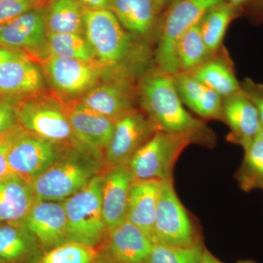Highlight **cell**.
<instances>
[{"label": "cell", "instance_id": "39", "mask_svg": "<svg viewBox=\"0 0 263 263\" xmlns=\"http://www.w3.org/2000/svg\"><path fill=\"white\" fill-rule=\"evenodd\" d=\"M202 263H224L221 262L219 259L216 258L215 256L211 252H209L206 248L204 249L203 256H202ZM237 263H257L251 259H247V260L238 261Z\"/></svg>", "mask_w": 263, "mask_h": 263}, {"label": "cell", "instance_id": "35", "mask_svg": "<svg viewBox=\"0 0 263 263\" xmlns=\"http://www.w3.org/2000/svg\"><path fill=\"white\" fill-rule=\"evenodd\" d=\"M239 15L254 24H263V0H227Z\"/></svg>", "mask_w": 263, "mask_h": 263}, {"label": "cell", "instance_id": "1", "mask_svg": "<svg viewBox=\"0 0 263 263\" xmlns=\"http://www.w3.org/2000/svg\"><path fill=\"white\" fill-rule=\"evenodd\" d=\"M138 96L143 113L157 130L189 135L200 146H215L214 132L184 108L176 89L174 76L157 67L148 71L138 84Z\"/></svg>", "mask_w": 263, "mask_h": 263}, {"label": "cell", "instance_id": "20", "mask_svg": "<svg viewBox=\"0 0 263 263\" xmlns=\"http://www.w3.org/2000/svg\"><path fill=\"white\" fill-rule=\"evenodd\" d=\"M36 201L32 183L14 173L0 179V224L23 220Z\"/></svg>", "mask_w": 263, "mask_h": 263}, {"label": "cell", "instance_id": "43", "mask_svg": "<svg viewBox=\"0 0 263 263\" xmlns=\"http://www.w3.org/2000/svg\"><path fill=\"white\" fill-rule=\"evenodd\" d=\"M0 263H6V262H3V260H1V259H0Z\"/></svg>", "mask_w": 263, "mask_h": 263}, {"label": "cell", "instance_id": "16", "mask_svg": "<svg viewBox=\"0 0 263 263\" xmlns=\"http://www.w3.org/2000/svg\"><path fill=\"white\" fill-rule=\"evenodd\" d=\"M62 100L77 139L88 148L105 155L113 136L116 122L88 108L77 99Z\"/></svg>", "mask_w": 263, "mask_h": 263}, {"label": "cell", "instance_id": "17", "mask_svg": "<svg viewBox=\"0 0 263 263\" xmlns=\"http://www.w3.org/2000/svg\"><path fill=\"white\" fill-rule=\"evenodd\" d=\"M133 179L129 164L107 167L103 174L102 203L108 233L127 219Z\"/></svg>", "mask_w": 263, "mask_h": 263}, {"label": "cell", "instance_id": "23", "mask_svg": "<svg viewBox=\"0 0 263 263\" xmlns=\"http://www.w3.org/2000/svg\"><path fill=\"white\" fill-rule=\"evenodd\" d=\"M161 183L158 180L133 181L128 200L127 219L152 239Z\"/></svg>", "mask_w": 263, "mask_h": 263}, {"label": "cell", "instance_id": "2", "mask_svg": "<svg viewBox=\"0 0 263 263\" xmlns=\"http://www.w3.org/2000/svg\"><path fill=\"white\" fill-rule=\"evenodd\" d=\"M108 167L104 155L83 146H67L32 183L36 200L63 202Z\"/></svg>", "mask_w": 263, "mask_h": 263}, {"label": "cell", "instance_id": "30", "mask_svg": "<svg viewBox=\"0 0 263 263\" xmlns=\"http://www.w3.org/2000/svg\"><path fill=\"white\" fill-rule=\"evenodd\" d=\"M46 49L48 56L97 62L92 50L83 34L48 32Z\"/></svg>", "mask_w": 263, "mask_h": 263}, {"label": "cell", "instance_id": "15", "mask_svg": "<svg viewBox=\"0 0 263 263\" xmlns=\"http://www.w3.org/2000/svg\"><path fill=\"white\" fill-rule=\"evenodd\" d=\"M32 235L43 252L68 242L63 202L36 200L19 221Z\"/></svg>", "mask_w": 263, "mask_h": 263}, {"label": "cell", "instance_id": "13", "mask_svg": "<svg viewBox=\"0 0 263 263\" xmlns=\"http://www.w3.org/2000/svg\"><path fill=\"white\" fill-rule=\"evenodd\" d=\"M153 245L151 237L126 219L109 232L98 258L107 263H148Z\"/></svg>", "mask_w": 263, "mask_h": 263}, {"label": "cell", "instance_id": "18", "mask_svg": "<svg viewBox=\"0 0 263 263\" xmlns=\"http://www.w3.org/2000/svg\"><path fill=\"white\" fill-rule=\"evenodd\" d=\"M45 79L41 67L23 53L0 64V96L23 98L42 92Z\"/></svg>", "mask_w": 263, "mask_h": 263}, {"label": "cell", "instance_id": "21", "mask_svg": "<svg viewBox=\"0 0 263 263\" xmlns=\"http://www.w3.org/2000/svg\"><path fill=\"white\" fill-rule=\"evenodd\" d=\"M110 10L134 37H148L160 23L161 10L155 0H110Z\"/></svg>", "mask_w": 263, "mask_h": 263}, {"label": "cell", "instance_id": "9", "mask_svg": "<svg viewBox=\"0 0 263 263\" xmlns=\"http://www.w3.org/2000/svg\"><path fill=\"white\" fill-rule=\"evenodd\" d=\"M10 171L32 183L60 157L66 147L19 127L6 138Z\"/></svg>", "mask_w": 263, "mask_h": 263}, {"label": "cell", "instance_id": "10", "mask_svg": "<svg viewBox=\"0 0 263 263\" xmlns=\"http://www.w3.org/2000/svg\"><path fill=\"white\" fill-rule=\"evenodd\" d=\"M45 79L57 94L76 98L98 84L104 69L98 62L48 56L40 60Z\"/></svg>", "mask_w": 263, "mask_h": 263}, {"label": "cell", "instance_id": "19", "mask_svg": "<svg viewBox=\"0 0 263 263\" xmlns=\"http://www.w3.org/2000/svg\"><path fill=\"white\" fill-rule=\"evenodd\" d=\"M221 121L230 128L228 141L243 150L262 129L257 109L242 89L223 98Z\"/></svg>", "mask_w": 263, "mask_h": 263}, {"label": "cell", "instance_id": "5", "mask_svg": "<svg viewBox=\"0 0 263 263\" xmlns=\"http://www.w3.org/2000/svg\"><path fill=\"white\" fill-rule=\"evenodd\" d=\"M226 0H175L160 21L155 51L157 68L175 76L180 72L176 45L181 36L200 23L205 13Z\"/></svg>", "mask_w": 263, "mask_h": 263}, {"label": "cell", "instance_id": "11", "mask_svg": "<svg viewBox=\"0 0 263 263\" xmlns=\"http://www.w3.org/2000/svg\"><path fill=\"white\" fill-rule=\"evenodd\" d=\"M48 33L45 7L34 8L0 27V47L41 60L48 56Z\"/></svg>", "mask_w": 263, "mask_h": 263}, {"label": "cell", "instance_id": "45", "mask_svg": "<svg viewBox=\"0 0 263 263\" xmlns=\"http://www.w3.org/2000/svg\"><path fill=\"white\" fill-rule=\"evenodd\" d=\"M262 191H263V190H262Z\"/></svg>", "mask_w": 263, "mask_h": 263}, {"label": "cell", "instance_id": "42", "mask_svg": "<svg viewBox=\"0 0 263 263\" xmlns=\"http://www.w3.org/2000/svg\"><path fill=\"white\" fill-rule=\"evenodd\" d=\"M93 263H107V262H105V261L102 260V259L98 258Z\"/></svg>", "mask_w": 263, "mask_h": 263}, {"label": "cell", "instance_id": "3", "mask_svg": "<svg viewBox=\"0 0 263 263\" xmlns=\"http://www.w3.org/2000/svg\"><path fill=\"white\" fill-rule=\"evenodd\" d=\"M41 93L15 102L18 125L25 131L62 146H84L77 139L71 127L63 100L58 96Z\"/></svg>", "mask_w": 263, "mask_h": 263}, {"label": "cell", "instance_id": "41", "mask_svg": "<svg viewBox=\"0 0 263 263\" xmlns=\"http://www.w3.org/2000/svg\"><path fill=\"white\" fill-rule=\"evenodd\" d=\"M175 0H155L156 4L159 7L161 11L165 10Z\"/></svg>", "mask_w": 263, "mask_h": 263}, {"label": "cell", "instance_id": "36", "mask_svg": "<svg viewBox=\"0 0 263 263\" xmlns=\"http://www.w3.org/2000/svg\"><path fill=\"white\" fill-rule=\"evenodd\" d=\"M241 89L252 102L258 113L261 127L263 129V85L250 79H246L240 83Z\"/></svg>", "mask_w": 263, "mask_h": 263}, {"label": "cell", "instance_id": "6", "mask_svg": "<svg viewBox=\"0 0 263 263\" xmlns=\"http://www.w3.org/2000/svg\"><path fill=\"white\" fill-rule=\"evenodd\" d=\"M84 8V7H83ZM84 36L97 62L105 69L119 70L133 51V36L110 10L84 8Z\"/></svg>", "mask_w": 263, "mask_h": 263}, {"label": "cell", "instance_id": "34", "mask_svg": "<svg viewBox=\"0 0 263 263\" xmlns=\"http://www.w3.org/2000/svg\"><path fill=\"white\" fill-rule=\"evenodd\" d=\"M20 127L15 112V102L0 96V141H4Z\"/></svg>", "mask_w": 263, "mask_h": 263}, {"label": "cell", "instance_id": "4", "mask_svg": "<svg viewBox=\"0 0 263 263\" xmlns=\"http://www.w3.org/2000/svg\"><path fill=\"white\" fill-rule=\"evenodd\" d=\"M104 173V172H103ZM103 174L63 201L67 219V240L98 249L107 235L102 203Z\"/></svg>", "mask_w": 263, "mask_h": 263}, {"label": "cell", "instance_id": "38", "mask_svg": "<svg viewBox=\"0 0 263 263\" xmlns=\"http://www.w3.org/2000/svg\"><path fill=\"white\" fill-rule=\"evenodd\" d=\"M86 9L110 10V0H78Z\"/></svg>", "mask_w": 263, "mask_h": 263}, {"label": "cell", "instance_id": "28", "mask_svg": "<svg viewBox=\"0 0 263 263\" xmlns=\"http://www.w3.org/2000/svg\"><path fill=\"white\" fill-rule=\"evenodd\" d=\"M245 157L235 179L242 191L263 190V129L245 150Z\"/></svg>", "mask_w": 263, "mask_h": 263}, {"label": "cell", "instance_id": "37", "mask_svg": "<svg viewBox=\"0 0 263 263\" xmlns=\"http://www.w3.org/2000/svg\"><path fill=\"white\" fill-rule=\"evenodd\" d=\"M8 146L6 139L0 141V179L10 174L8 160Z\"/></svg>", "mask_w": 263, "mask_h": 263}, {"label": "cell", "instance_id": "7", "mask_svg": "<svg viewBox=\"0 0 263 263\" xmlns=\"http://www.w3.org/2000/svg\"><path fill=\"white\" fill-rule=\"evenodd\" d=\"M191 144H197V142L189 135L157 132L128 163L133 181L173 179L176 162Z\"/></svg>", "mask_w": 263, "mask_h": 263}, {"label": "cell", "instance_id": "8", "mask_svg": "<svg viewBox=\"0 0 263 263\" xmlns=\"http://www.w3.org/2000/svg\"><path fill=\"white\" fill-rule=\"evenodd\" d=\"M152 240L176 247L201 242L198 229L175 190L174 179L161 183Z\"/></svg>", "mask_w": 263, "mask_h": 263}, {"label": "cell", "instance_id": "14", "mask_svg": "<svg viewBox=\"0 0 263 263\" xmlns=\"http://www.w3.org/2000/svg\"><path fill=\"white\" fill-rule=\"evenodd\" d=\"M134 89L124 74L98 82L79 99L81 103L114 122L136 110Z\"/></svg>", "mask_w": 263, "mask_h": 263}, {"label": "cell", "instance_id": "29", "mask_svg": "<svg viewBox=\"0 0 263 263\" xmlns=\"http://www.w3.org/2000/svg\"><path fill=\"white\" fill-rule=\"evenodd\" d=\"M176 55L180 72L188 73L214 56L202 37L200 23L189 29L180 38L176 45Z\"/></svg>", "mask_w": 263, "mask_h": 263}, {"label": "cell", "instance_id": "24", "mask_svg": "<svg viewBox=\"0 0 263 263\" xmlns=\"http://www.w3.org/2000/svg\"><path fill=\"white\" fill-rule=\"evenodd\" d=\"M43 253L21 222L0 224V259L6 263H33Z\"/></svg>", "mask_w": 263, "mask_h": 263}, {"label": "cell", "instance_id": "32", "mask_svg": "<svg viewBox=\"0 0 263 263\" xmlns=\"http://www.w3.org/2000/svg\"><path fill=\"white\" fill-rule=\"evenodd\" d=\"M204 249L202 242L189 247L154 243L148 263H202Z\"/></svg>", "mask_w": 263, "mask_h": 263}, {"label": "cell", "instance_id": "22", "mask_svg": "<svg viewBox=\"0 0 263 263\" xmlns=\"http://www.w3.org/2000/svg\"><path fill=\"white\" fill-rule=\"evenodd\" d=\"M174 81L183 105L202 119L221 121L223 98L220 95L187 72L176 74Z\"/></svg>", "mask_w": 263, "mask_h": 263}, {"label": "cell", "instance_id": "12", "mask_svg": "<svg viewBox=\"0 0 263 263\" xmlns=\"http://www.w3.org/2000/svg\"><path fill=\"white\" fill-rule=\"evenodd\" d=\"M157 132L146 114L137 110L118 120L104 155L107 166L129 163L137 151Z\"/></svg>", "mask_w": 263, "mask_h": 263}, {"label": "cell", "instance_id": "40", "mask_svg": "<svg viewBox=\"0 0 263 263\" xmlns=\"http://www.w3.org/2000/svg\"><path fill=\"white\" fill-rule=\"evenodd\" d=\"M22 54H23V53L11 51V50L7 49V48L0 47V64L11 60V59L15 58V57L20 56Z\"/></svg>", "mask_w": 263, "mask_h": 263}, {"label": "cell", "instance_id": "44", "mask_svg": "<svg viewBox=\"0 0 263 263\" xmlns=\"http://www.w3.org/2000/svg\"><path fill=\"white\" fill-rule=\"evenodd\" d=\"M42 1H44L45 2V1H46V0H42Z\"/></svg>", "mask_w": 263, "mask_h": 263}, {"label": "cell", "instance_id": "27", "mask_svg": "<svg viewBox=\"0 0 263 263\" xmlns=\"http://www.w3.org/2000/svg\"><path fill=\"white\" fill-rule=\"evenodd\" d=\"M238 16V12L226 0L209 10L200 21L202 37L214 54L221 48L230 24Z\"/></svg>", "mask_w": 263, "mask_h": 263}, {"label": "cell", "instance_id": "26", "mask_svg": "<svg viewBox=\"0 0 263 263\" xmlns=\"http://www.w3.org/2000/svg\"><path fill=\"white\" fill-rule=\"evenodd\" d=\"M45 10L48 32L84 35V8L78 0H50Z\"/></svg>", "mask_w": 263, "mask_h": 263}, {"label": "cell", "instance_id": "25", "mask_svg": "<svg viewBox=\"0 0 263 263\" xmlns=\"http://www.w3.org/2000/svg\"><path fill=\"white\" fill-rule=\"evenodd\" d=\"M189 73L222 98L241 90L233 64L226 57H216V53L196 70Z\"/></svg>", "mask_w": 263, "mask_h": 263}, {"label": "cell", "instance_id": "33", "mask_svg": "<svg viewBox=\"0 0 263 263\" xmlns=\"http://www.w3.org/2000/svg\"><path fill=\"white\" fill-rule=\"evenodd\" d=\"M43 3L42 0H0V27L29 10L43 7Z\"/></svg>", "mask_w": 263, "mask_h": 263}, {"label": "cell", "instance_id": "31", "mask_svg": "<svg viewBox=\"0 0 263 263\" xmlns=\"http://www.w3.org/2000/svg\"><path fill=\"white\" fill-rule=\"evenodd\" d=\"M98 249L77 242H67L43 252L33 263H93Z\"/></svg>", "mask_w": 263, "mask_h": 263}]
</instances>
